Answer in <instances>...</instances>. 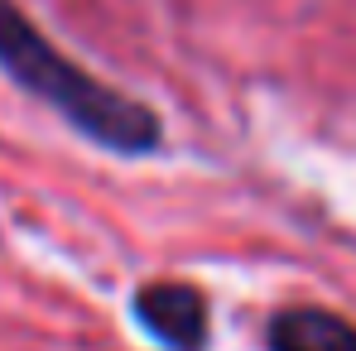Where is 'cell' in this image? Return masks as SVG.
I'll return each mask as SVG.
<instances>
[{
  "instance_id": "obj_1",
  "label": "cell",
  "mask_w": 356,
  "mask_h": 351,
  "mask_svg": "<svg viewBox=\"0 0 356 351\" xmlns=\"http://www.w3.org/2000/svg\"><path fill=\"white\" fill-rule=\"evenodd\" d=\"M0 67L24 92H34L39 101H49L67 125H77L87 140H97L102 149L149 154L159 145L154 111L140 106L135 97L116 92V87L97 82L92 72H82L72 58H63L58 49L15 10V0H0Z\"/></svg>"
},
{
  "instance_id": "obj_2",
  "label": "cell",
  "mask_w": 356,
  "mask_h": 351,
  "mask_svg": "<svg viewBox=\"0 0 356 351\" xmlns=\"http://www.w3.org/2000/svg\"><path fill=\"white\" fill-rule=\"evenodd\" d=\"M135 318L145 323V332L169 351H202L207 347V298L193 284L159 279L135 293Z\"/></svg>"
},
{
  "instance_id": "obj_3",
  "label": "cell",
  "mask_w": 356,
  "mask_h": 351,
  "mask_svg": "<svg viewBox=\"0 0 356 351\" xmlns=\"http://www.w3.org/2000/svg\"><path fill=\"white\" fill-rule=\"evenodd\" d=\"M270 351H356V327L327 308H284L270 323Z\"/></svg>"
}]
</instances>
